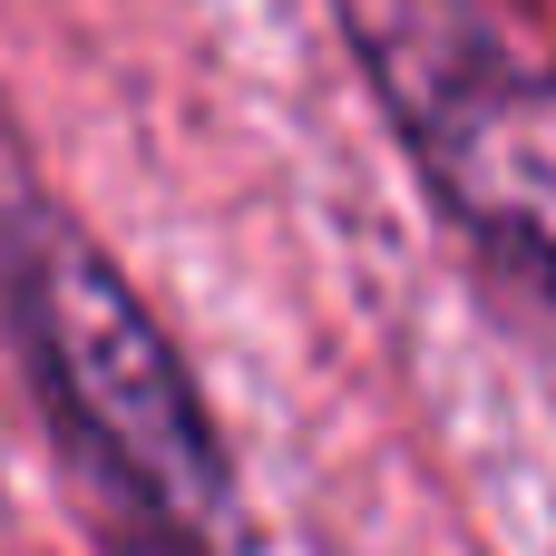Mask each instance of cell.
I'll use <instances>...</instances> for the list:
<instances>
[{
  "mask_svg": "<svg viewBox=\"0 0 556 556\" xmlns=\"http://www.w3.org/2000/svg\"><path fill=\"white\" fill-rule=\"evenodd\" d=\"M10 303H20V332L39 352L68 430L98 450V469L166 538H205L225 518V450H215V420H205L176 342L156 332V313L59 215H29L20 225Z\"/></svg>",
  "mask_w": 556,
  "mask_h": 556,
  "instance_id": "1",
  "label": "cell"
},
{
  "mask_svg": "<svg viewBox=\"0 0 556 556\" xmlns=\"http://www.w3.org/2000/svg\"><path fill=\"white\" fill-rule=\"evenodd\" d=\"M371 49L440 205L498 274L556 303V68L498 49H420L391 29H371Z\"/></svg>",
  "mask_w": 556,
  "mask_h": 556,
  "instance_id": "2",
  "label": "cell"
}]
</instances>
